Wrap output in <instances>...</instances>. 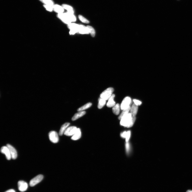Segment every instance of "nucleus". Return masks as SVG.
Segmentation results:
<instances>
[{
	"label": "nucleus",
	"instance_id": "obj_1",
	"mask_svg": "<svg viewBox=\"0 0 192 192\" xmlns=\"http://www.w3.org/2000/svg\"><path fill=\"white\" fill-rule=\"evenodd\" d=\"M136 119V116H132L130 113H129L122 118L120 124L124 127L130 128L133 126Z\"/></svg>",
	"mask_w": 192,
	"mask_h": 192
},
{
	"label": "nucleus",
	"instance_id": "obj_2",
	"mask_svg": "<svg viewBox=\"0 0 192 192\" xmlns=\"http://www.w3.org/2000/svg\"><path fill=\"white\" fill-rule=\"evenodd\" d=\"M114 90L112 88H109L104 91L100 95V98L105 99L108 100L112 96Z\"/></svg>",
	"mask_w": 192,
	"mask_h": 192
},
{
	"label": "nucleus",
	"instance_id": "obj_3",
	"mask_svg": "<svg viewBox=\"0 0 192 192\" xmlns=\"http://www.w3.org/2000/svg\"><path fill=\"white\" fill-rule=\"evenodd\" d=\"M49 137L51 142L54 143H56L59 141V137L56 132L52 131L50 132L49 134Z\"/></svg>",
	"mask_w": 192,
	"mask_h": 192
},
{
	"label": "nucleus",
	"instance_id": "obj_4",
	"mask_svg": "<svg viewBox=\"0 0 192 192\" xmlns=\"http://www.w3.org/2000/svg\"><path fill=\"white\" fill-rule=\"evenodd\" d=\"M131 100L130 97H126L122 101L120 105V108L121 110H123L128 108L130 106L131 103Z\"/></svg>",
	"mask_w": 192,
	"mask_h": 192
},
{
	"label": "nucleus",
	"instance_id": "obj_5",
	"mask_svg": "<svg viewBox=\"0 0 192 192\" xmlns=\"http://www.w3.org/2000/svg\"><path fill=\"white\" fill-rule=\"evenodd\" d=\"M42 175H39L32 179L30 182V185L31 187H33L39 183L40 182L43 178Z\"/></svg>",
	"mask_w": 192,
	"mask_h": 192
},
{
	"label": "nucleus",
	"instance_id": "obj_6",
	"mask_svg": "<svg viewBox=\"0 0 192 192\" xmlns=\"http://www.w3.org/2000/svg\"><path fill=\"white\" fill-rule=\"evenodd\" d=\"M77 129L75 126L68 127L65 132L64 135L67 136H72L76 132Z\"/></svg>",
	"mask_w": 192,
	"mask_h": 192
},
{
	"label": "nucleus",
	"instance_id": "obj_7",
	"mask_svg": "<svg viewBox=\"0 0 192 192\" xmlns=\"http://www.w3.org/2000/svg\"><path fill=\"white\" fill-rule=\"evenodd\" d=\"M6 146L10 150L11 158L14 159H16L17 156V154L16 150L15 148L10 144H7Z\"/></svg>",
	"mask_w": 192,
	"mask_h": 192
},
{
	"label": "nucleus",
	"instance_id": "obj_8",
	"mask_svg": "<svg viewBox=\"0 0 192 192\" xmlns=\"http://www.w3.org/2000/svg\"><path fill=\"white\" fill-rule=\"evenodd\" d=\"M1 152L2 153L5 154L6 159L8 160H10L11 157L10 150L7 146L2 147L1 149Z\"/></svg>",
	"mask_w": 192,
	"mask_h": 192
},
{
	"label": "nucleus",
	"instance_id": "obj_9",
	"mask_svg": "<svg viewBox=\"0 0 192 192\" xmlns=\"http://www.w3.org/2000/svg\"><path fill=\"white\" fill-rule=\"evenodd\" d=\"M18 189L21 192L26 191L28 185L27 183L23 181H20L18 182Z\"/></svg>",
	"mask_w": 192,
	"mask_h": 192
},
{
	"label": "nucleus",
	"instance_id": "obj_10",
	"mask_svg": "<svg viewBox=\"0 0 192 192\" xmlns=\"http://www.w3.org/2000/svg\"><path fill=\"white\" fill-rule=\"evenodd\" d=\"M58 17L61 19L62 22L68 24L71 23V22L69 19L66 13H59L57 15Z\"/></svg>",
	"mask_w": 192,
	"mask_h": 192
},
{
	"label": "nucleus",
	"instance_id": "obj_11",
	"mask_svg": "<svg viewBox=\"0 0 192 192\" xmlns=\"http://www.w3.org/2000/svg\"><path fill=\"white\" fill-rule=\"evenodd\" d=\"M82 133L80 129L77 128L76 132L72 136L71 139L73 140H76L80 139L81 137Z\"/></svg>",
	"mask_w": 192,
	"mask_h": 192
},
{
	"label": "nucleus",
	"instance_id": "obj_12",
	"mask_svg": "<svg viewBox=\"0 0 192 192\" xmlns=\"http://www.w3.org/2000/svg\"><path fill=\"white\" fill-rule=\"evenodd\" d=\"M115 96V95L113 94L110 98L108 99V102L107 104V106L108 107L111 108L113 107L115 105V103L114 101V99Z\"/></svg>",
	"mask_w": 192,
	"mask_h": 192
},
{
	"label": "nucleus",
	"instance_id": "obj_13",
	"mask_svg": "<svg viewBox=\"0 0 192 192\" xmlns=\"http://www.w3.org/2000/svg\"><path fill=\"white\" fill-rule=\"evenodd\" d=\"M138 108V106L136 105L135 104H133L131 107L130 110V113L132 115L136 116Z\"/></svg>",
	"mask_w": 192,
	"mask_h": 192
},
{
	"label": "nucleus",
	"instance_id": "obj_14",
	"mask_svg": "<svg viewBox=\"0 0 192 192\" xmlns=\"http://www.w3.org/2000/svg\"><path fill=\"white\" fill-rule=\"evenodd\" d=\"M78 32L82 34H88L89 33L87 27L82 25H79Z\"/></svg>",
	"mask_w": 192,
	"mask_h": 192
},
{
	"label": "nucleus",
	"instance_id": "obj_15",
	"mask_svg": "<svg viewBox=\"0 0 192 192\" xmlns=\"http://www.w3.org/2000/svg\"><path fill=\"white\" fill-rule=\"evenodd\" d=\"M86 114V112L85 111H81L79 112L76 113L72 117V120L73 121H75L79 118L82 117Z\"/></svg>",
	"mask_w": 192,
	"mask_h": 192
},
{
	"label": "nucleus",
	"instance_id": "obj_16",
	"mask_svg": "<svg viewBox=\"0 0 192 192\" xmlns=\"http://www.w3.org/2000/svg\"><path fill=\"white\" fill-rule=\"evenodd\" d=\"M70 125V124L69 123H66L62 125L60 129L59 133V135L60 136H62L63 135L65 132Z\"/></svg>",
	"mask_w": 192,
	"mask_h": 192
},
{
	"label": "nucleus",
	"instance_id": "obj_17",
	"mask_svg": "<svg viewBox=\"0 0 192 192\" xmlns=\"http://www.w3.org/2000/svg\"><path fill=\"white\" fill-rule=\"evenodd\" d=\"M64 9L62 6L57 5L53 6V10L59 14L63 13L64 11Z\"/></svg>",
	"mask_w": 192,
	"mask_h": 192
},
{
	"label": "nucleus",
	"instance_id": "obj_18",
	"mask_svg": "<svg viewBox=\"0 0 192 192\" xmlns=\"http://www.w3.org/2000/svg\"><path fill=\"white\" fill-rule=\"evenodd\" d=\"M68 26L70 30L74 31L77 32V33L78 32L79 25L71 23L68 24Z\"/></svg>",
	"mask_w": 192,
	"mask_h": 192
},
{
	"label": "nucleus",
	"instance_id": "obj_19",
	"mask_svg": "<svg viewBox=\"0 0 192 192\" xmlns=\"http://www.w3.org/2000/svg\"><path fill=\"white\" fill-rule=\"evenodd\" d=\"M131 107V106H129L128 108L123 110V111H122L121 114L118 117V119L119 120H121L122 118L125 115L128 114L129 113V111H130Z\"/></svg>",
	"mask_w": 192,
	"mask_h": 192
},
{
	"label": "nucleus",
	"instance_id": "obj_20",
	"mask_svg": "<svg viewBox=\"0 0 192 192\" xmlns=\"http://www.w3.org/2000/svg\"><path fill=\"white\" fill-rule=\"evenodd\" d=\"M120 106L119 104H117L113 106L112 109L113 112L114 114L116 115L119 114L120 112Z\"/></svg>",
	"mask_w": 192,
	"mask_h": 192
},
{
	"label": "nucleus",
	"instance_id": "obj_21",
	"mask_svg": "<svg viewBox=\"0 0 192 192\" xmlns=\"http://www.w3.org/2000/svg\"><path fill=\"white\" fill-rule=\"evenodd\" d=\"M98 101V108L99 109H101L105 105L106 103V100L105 99L100 98L99 99Z\"/></svg>",
	"mask_w": 192,
	"mask_h": 192
},
{
	"label": "nucleus",
	"instance_id": "obj_22",
	"mask_svg": "<svg viewBox=\"0 0 192 192\" xmlns=\"http://www.w3.org/2000/svg\"><path fill=\"white\" fill-rule=\"evenodd\" d=\"M92 105V104L91 103H87L85 105L78 108L77 111L78 112L81 111L86 110L90 108Z\"/></svg>",
	"mask_w": 192,
	"mask_h": 192
},
{
	"label": "nucleus",
	"instance_id": "obj_23",
	"mask_svg": "<svg viewBox=\"0 0 192 192\" xmlns=\"http://www.w3.org/2000/svg\"><path fill=\"white\" fill-rule=\"evenodd\" d=\"M66 14L71 22L75 21L76 20V18L75 16L73 15V13L67 12Z\"/></svg>",
	"mask_w": 192,
	"mask_h": 192
},
{
	"label": "nucleus",
	"instance_id": "obj_24",
	"mask_svg": "<svg viewBox=\"0 0 192 192\" xmlns=\"http://www.w3.org/2000/svg\"><path fill=\"white\" fill-rule=\"evenodd\" d=\"M62 7L63 8L68 11V12L71 13H74V10L73 8L70 6L66 4H63Z\"/></svg>",
	"mask_w": 192,
	"mask_h": 192
},
{
	"label": "nucleus",
	"instance_id": "obj_25",
	"mask_svg": "<svg viewBox=\"0 0 192 192\" xmlns=\"http://www.w3.org/2000/svg\"><path fill=\"white\" fill-rule=\"evenodd\" d=\"M87 27L89 33L91 34L92 37H94L95 36V32L93 28L89 26H88Z\"/></svg>",
	"mask_w": 192,
	"mask_h": 192
},
{
	"label": "nucleus",
	"instance_id": "obj_26",
	"mask_svg": "<svg viewBox=\"0 0 192 192\" xmlns=\"http://www.w3.org/2000/svg\"><path fill=\"white\" fill-rule=\"evenodd\" d=\"M43 3L46 4V5L53 6L54 5V3L52 0H40Z\"/></svg>",
	"mask_w": 192,
	"mask_h": 192
},
{
	"label": "nucleus",
	"instance_id": "obj_27",
	"mask_svg": "<svg viewBox=\"0 0 192 192\" xmlns=\"http://www.w3.org/2000/svg\"><path fill=\"white\" fill-rule=\"evenodd\" d=\"M78 18L83 23L86 24L88 23H89V21L83 17L82 15H79L78 16Z\"/></svg>",
	"mask_w": 192,
	"mask_h": 192
},
{
	"label": "nucleus",
	"instance_id": "obj_28",
	"mask_svg": "<svg viewBox=\"0 0 192 192\" xmlns=\"http://www.w3.org/2000/svg\"><path fill=\"white\" fill-rule=\"evenodd\" d=\"M131 132L130 131H127V133L126 137V143H128L131 137Z\"/></svg>",
	"mask_w": 192,
	"mask_h": 192
},
{
	"label": "nucleus",
	"instance_id": "obj_29",
	"mask_svg": "<svg viewBox=\"0 0 192 192\" xmlns=\"http://www.w3.org/2000/svg\"><path fill=\"white\" fill-rule=\"evenodd\" d=\"M134 104L137 106H140L142 104V102L139 100L136 99H134L133 100Z\"/></svg>",
	"mask_w": 192,
	"mask_h": 192
},
{
	"label": "nucleus",
	"instance_id": "obj_30",
	"mask_svg": "<svg viewBox=\"0 0 192 192\" xmlns=\"http://www.w3.org/2000/svg\"><path fill=\"white\" fill-rule=\"evenodd\" d=\"M45 7L47 10L50 11H52L53 10V6H50L47 5H44Z\"/></svg>",
	"mask_w": 192,
	"mask_h": 192
},
{
	"label": "nucleus",
	"instance_id": "obj_31",
	"mask_svg": "<svg viewBox=\"0 0 192 192\" xmlns=\"http://www.w3.org/2000/svg\"><path fill=\"white\" fill-rule=\"evenodd\" d=\"M127 133V132L124 131L121 134V137L123 138H126V137Z\"/></svg>",
	"mask_w": 192,
	"mask_h": 192
},
{
	"label": "nucleus",
	"instance_id": "obj_32",
	"mask_svg": "<svg viewBox=\"0 0 192 192\" xmlns=\"http://www.w3.org/2000/svg\"><path fill=\"white\" fill-rule=\"evenodd\" d=\"M126 150L127 152L128 153L129 151L130 150V146L128 142L126 143Z\"/></svg>",
	"mask_w": 192,
	"mask_h": 192
},
{
	"label": "nucleus",
	"instance_id": "obj_33",
	"mask_svg": "<svg viewBox=\"0 0 192 192\" xmlns=\"http://www.w3.org/2000/svg\"><path fill=\"white\" fill-rule=\"evenodd\" d=\"M76 33H77V32L74 31L72 30H71L70 32V33L71 34H74Z\"/></svg>",
	"mask_w": 192,
	"mask_h": 192
},
{
	"label": "nucleus",
	"instance_id": "obj_34",
	"mask_svg": "<svg viewBox=\"0 0 192 192\" xmlns=\"http://www.w3.org/2000/svg\"><path fill=\"white\" fill-rule=\"evenodd\" d=\"M5 192H16L13 189L9 190Z\"/></svg>",
	"mask_w": 192,
	"mask_h": 192
},
{
	"label": "nucleus",
	"instance_id": "obj_35",
	"mask_svg": "<svg viewBox=\"0 0 192 192\" xmlns=\"http://www.w3.org/2000/svg\"><path fill=\"white\" fill-rule=\"evenodd\" d=\"M186 192H192V191L191 190H188Z\"/></svg>",
	"mask_w": 192,
	"mask_h": 192
}]
</instances>
